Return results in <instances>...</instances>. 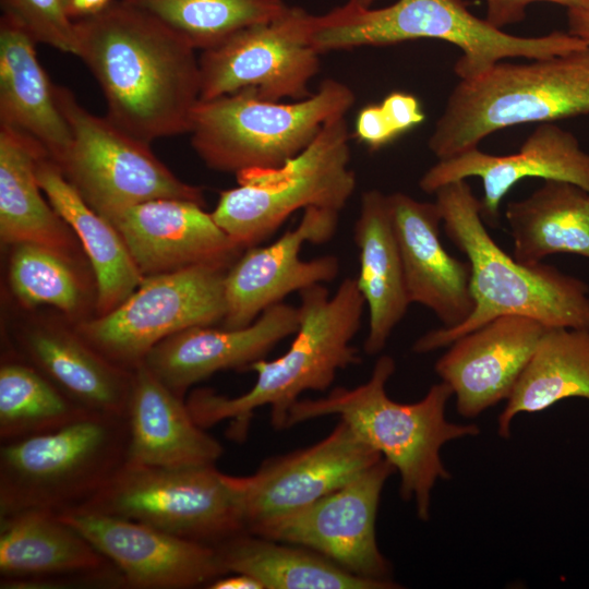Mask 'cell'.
Returning <instances> with one entry per match:
<instances>
[{
    "label": "cell",
    "mask_w": 589,
    "mask_h": 589,
    "mask_svg": "<svg viewBox=\"0 0 589 589\" xmlns=\"http://www.w3.org/2000/svg\"><path fill=\"white\" fill-rule=\"evenodd\" d=\"M353 104V92L332 79L292 103L264 100L251 91L200 100L192 113L191 144L216 171L275 168L306 148L327 121L346 116Z\"/></svg>",
    "instance_id": "obj_8"
},
{
    "label": "cell",
    "mask_w": 589,
    "mask_h": 589,
    "mask_svg": "<svg viewBox=\"0 0 589 589\" xmlns=\"http://www.w3.org/2000/svg\"><path fill=\"white\" fill-rule=\"evenodd\" d=\"M89 413L28 362L1 363L0 443L48 433Z\"/></svg>",
    "instance_id": "obj_33"
},
{
    "label": "cell",
    "mask_w": 589,
    "mask_h": 589,
    "mask_svg": "<svg viewBox=\"0 0 589 589\" xmlns=\"http://www.w3.org/2000/svg\"><path fill=\"white\" fill-rule=\"evenodd\" d=\"M505 218L513 256L525 264L570 253L589 259V191L570 182L543 180L520 201L509 202Z\"/></svg>",
    "instance_id": "obj_30"
},
{
    "label": "cell",
    "mask_w": 589,
    "mask_h": 589,
    "mask_svg": "<svg viewBox=\"0 0 589 589\" xmlns=\"http://www.w3.org/2000/svg\"><path fill=\"white\" fill-rule=\"evenodd\" d=\"M299 308L284 301L238 328L194 326L157 344L143 364L169 389L184 398L196 383L223 370H249L281 340L294 335Z\"/></svg>",
    "instance_id": "obj_22"
},
{
    "label": "cell",
    "mask_w": 589,
    "mask_h": 589,
    "mask_svg": "<svg viewBox=\"0 0 589 589\" xmlns=\"http://www.w3.org/2000/svg\"><path fill=\"white\" fill-rule=\"evenodd\" d=\"M383 458L342 420L316 444L264 461L238 477L244 531L308 506Z\"/></svg>",
    "instance_id": "obj_15"
},
{
    "label": "cell",
    "mask_w": 589,
    "mask_h": 589,
    "mask_svg": "<svg viewBox=\"0 0 589 589\" xmlns=\"http://www.w3.org/2000/svg\"><path fill=\"white\" fill-rule=\"evenodd\" d=\"M573 397L589 401V329L548 327L498 414L497 433L507 438L517 414Z\"/></svg>",
    "instance_id": "obj_32"
},
{
    "label": "cell",
    "mask_w": 589,
    "mask_h": 589,
    "mask_svg": "<svg viewBox=\"0 0 589 589\" xmlns=\"http://www.w3.org/2000/svg\"><path fill=\"white\" fill-rule=\"evenodd\" d=\"M111 2L112 0H62L68 16L74 22L100 13Z\"/></svg>",
    "instance_id": "obj_39"
},
{
    "label": "cell",
    "mask_w": 589,
    "mask_h": 589,
    "mask_svg": "<svg viewBox=\"0 0 589 589\" xmlns=\"http://www.w3.org/2000/svg\"><path fill=\"white\" fill-rule=\"evenodd\" d=\"M58 515L119 568L129 589L207 587L228 574L213 545L100 514Z\"/></svg>",
    "instance_id": "obj_18"
},
{
    "label": "cell",
    "mask_w": 589,
    "mask_h": 589,
    "mask_svg": "<svg viewBox=\"0 0 589 589\" xmlns=\"http://www.w3.org/2000/svg\"><path fill=\"white\" fill-rule=\"evenodd\" d=\"M485 20L496 28L519 23L525 20L527 8L534 2H550L563 7L576 8L589 5V0H484Z\"/></svg>",
    "instance_id": "obj_38"
},
{
    "label": "cell",
    "mask_w": 589,
    "mask_h": 589,
    "mask_svg": "<svg viewBox=\"0 0 589 589\" xmlns=\"http://www.w3.org/2000/svg\"><path fill=\"white\" fill-rule=\"evenodd\" d=\"M568 32L589 47V5L567 9Z\"/></svg>",
    "instance_id": "obj_40"
},
{
    "label": "cell",
    "mask_w": 589,
    "mask_h": 589,
    "mask_svg": "<svg viewBox=\"0 0 589 589\" xmlns=\"http://www.w3.org/2000/svg\"><path fill=\"white\" fill-rule=\"evenodd\" d=\"M74 510L132 520L208 545L244 531L238 477L215 465L168 468L125 462Z\"/></svg>",
    "instance_id": "obj_10"
},
{
    "label": "cell",
    "mask_w": 589,
    "mask_h": 589,
    "mask_svg": "<svg viewBox=\"0 0 589 589\" xmlns=\"http://www.w3.org/2000/svg\"><path fill=\"white\" fill-rule=\"evenodd\" d=\"M227 269L196 266L144 277L120 305L75 330L108 360L133 370L165 338L224 321Z\"/></svg>",
    "instance_id": "obj_12"
},
{
    "label": "cell",
    "mask_w": 589,
    "mask_h": 589,
    "mask_svg": "<svg viewBox=\"0 0 589 589\" xmlns=\"http://www.w3.org/2000/svg\"><path fill=\"white\" fill-rule=\"evenodd\" d=\"M127 462L155 467L214 466L223 445L193 419L184 398L143 363L133 369Z\"/></svg>",
    "instance_id": "obj_24"
},
{
    "label": "cell",
    "mask_w": 589,
    "mask_h": 589,
    "mask_svg": "<svg viewBox=\"0 0 589 589\" xmlns=\"http://www.w3.org/2000/svg\"><path fill=\"white\" fill-rule=\"evenodd\" d=\"M444 230L466 254L471 268L474 310L455 327L432 329L412 350L426 353L446 348L460 336L502 315H521L548 327L589 329V285L542 262L525 264L493 240L481 215V201L466 180L435 191Z\"/></svg>",
    "instance_id": "obj_3"
},
{
    "label": "cell",
    "mask_w": 589,
    "mask_h": 589,
    "mask_svg": "<svg viewBox=\"0 0 589 589\" xmlns=\"http://www.w3.org/2000/svg\"><path fill=\"white\" fill-rule=\"evenodd\" d=\"M375 0H348V4L357 8H371Z\"/></svg>",
    "instance_id": "obj_42"
},
{
    "label": "cell",
    "mask_w": 589,
    "mask_h": 589,
    "mask_svg": "<svg viewBox=\"0 0 589 589\" xmlns=\"http://www.w3.org/2000/svg\"><path fill=\"white\" fill-rule=\"evenodd\" d=\"M588 113L589 47L525 63L501 61L459 81L428 146L438 160L447 159L502 129Z\"/></svg>",
    "instance_id": "obj_6"
},
{
    "label": "cell",
    "mask_w": 589,
    "mask_h": 589,
    "mask_svg": "<svg viewBox=\"0 0 589 589\" xmlns=\"http://www.w3.org/2000/svg\"><path fill=\"white\" fill-rule=\"evenodd\" d=\"M1 7L35 43L75 56L74 21L68 16L62 0H1Z\"/></svg>",
    "instance_id": "obj_36"
},
{
    "label": "cell",
    "mask_w": 589,
    "mask_h": 589,
    "mask_svg": "<svg viewBox=\"0 0 589 589\" xmlns=\"http://www.w3.org/2000/svg\"><path fill=\"white\" fill-rule=\"evenodd\" d=\"M35 40L11 16L0 19V124L35 139L59 163L71 144L55 85L39 63Z\"/></svg>",
    "instance_id": "obj_26"
},
{
    "label": "cell",
    "mask_w": 589,
    "mask_h": 589,
    "mask_svg": "<svg viewBox=\"0 0 589 589\" xmlns=\"http://www.w3.org/2000/svg\"><path fill=\"white\" fill-rule=\"evenodd\" d=\"M120 570L48 510L0 516V588H122Z\"/></svg>",
    "instance_id": "obj_16"
},
{
    "label": "cell",
    "mask_w": 589,
    "mask_h": 589,
    "mask_svg": "<svg viewBox=\"0 0 589 589\" xmlns=\"http://www.w3.org/2000/svg\"><path fill=\"white\" fill-rule=\"evenodd\" d=\"M206 588L209 589H263L262 585L253 577L240 574L229 573L226 574L213 582Z\"/></svg>",
    "instance_id": "obj_41"
},
{
    "label": "cell",
    "mask_w": 589,
    "mask_h": 589,
    "mask_svg": "<svg viewBox=\"0 0 589 589\" xmlns=\"http://www.w3.org/2000/svg\"><path fill=\"white\" fill-rule=\"evenodd\" d=\"M55 92L72 137L57 164L96 213L105 217L158 199L205 205L202 189L176 177L148 143L125 133L106 117L86 110L67 87L55 85Z\"/></svg>",
    "instance_id": "obj_11"
},
{
    "label": "cell",
    "mask_w": 589,
    "mask_h": 589,
    "mask_svg": "<svg viewBox=\"0 0 589 589\" xmlns=\"http://www.w3.org/2000/svg\"><path fill=\"white\" fill-rule=\"evenodd\" d=\"M9 281L14 296L27 306L47 304L75 314L82 305V285L72 257L47 247L14 245Z\"/></svg>",
    "instance_id": "obj_35"
},
{
    "label": "cell",
    "mask_w": 589,
    "mask_h": 589,
    "mask_svg": "<svg viewBox=\"0 0 589 589\" xmlns=\"http://www.w3.org/2000/svg\"><path fill=\"white\" fill-rule=\"evenodd\" d=\"M395 369L394 359L383 354L365 383L353 388L336 387L316 399H299L289 411L287 428L338 416L393 465L400 476L401 498L412 501L418 518L428 521L434 485L452 478L441 459V448L449 441L477 436L480 428L446 419L453 390L444 382L432 385L422 399L412 404L389 398L386 383Z\"/></svg>",
    "instance_id": "obj_4"
},
{
    "label": "cell",
    "mask_w": 589,
    "mask_h": 589,
    "mask_svg": "<svg viewBox=\"0 0 589 589\" xmlns=\"http://www.w3.org/2000/svg\"><path fill=\"white\" fill-rule=\"evenodd\" d=\"M123 1L154 15L202 51L243 28L273 21L289 8L283 0Z\"/></svg>",
    "instance_id": "obj_34"
},
{
    "label": "cell",
    "mask_w": 589,
    "mask_h": 589,
    "mask_svg": "<svg viewBox=\"0 0 589 589\" xmlns=\"http://www.w3.org/2000/svg\"><path fill=\"white\" fill-rule=\"evenodd\" d=\"M19 351L24 361L87 411L127 417L133 370L108 360L75 329L31 327L19 338Z\"/></svg>",
    "instance_id": "obj_25"
},
{
    "label": "cell",
    "mask_w": 589,
    "mask_h": 589,
    "mask_svg": "<svg viewBox=\"0 0 589 589\" xmlns=\"http://www.w3.org/2000/svg\"><path fill=\"white\" fill-rule=\"evenodd\" d=\"M299 296L300 324L292 342L280 357L251 364L256 380L248 392L227 397L199 388L189 395L187 406L201 428L229 421L227 437L242 443L255 409L268 405L273 428L287 429L289 411L302 393L326 390L339 370L360 363L352 339L360 329L365 301L357 279H342L333 296L324 284L308 287Z\"/></svg>",
    "instance_id": "obj_2"
},
{
    "label": "cell",
    "mask_w": 589,
    "mask_h": 589,
    "mask_svg": "<svg viewBox=\"0 0 589 589\" xmlns=\"http://www.w3.org/2000/svg\"><path fill=\"white\" fill-rule=\"evenodd\" d=\"M546 329L531 317L502 315L447 346L434 370L452 388L457 412L474 418L507 400Z\"/></svg>",
    "instance_id": "obj_21"
},
{
    "label": "cell",
    "mask_w": 589,
    "mask_h": 589,
    "mask_svg": "<svg viewBox=\"0 0 589 589\" xmlns=\"http://www.w3.org/2000/svg\"><path fill=\"white\" fill-rule=\"evenodd\" d=\"M203 207L187 200L158 199L105 218L118 230L144 277L196 266L229 268L244 250Z\"/></svg>",
    "instance_id": "obj_19"
},
{
    "label": "cell",
    "mask_w": 589,
    "mask_h": 589,
    "mask_svg": "<svg viewBox=\"0 0 589 589\" xmlns=\"http://www.w3.org/2000/svg\"><path fill=\"white\" fill-rule=\"evenodd\" d=\"M338 218L339 212L306 207L296 228L271 244L245 249L226 272L223 325L248 326L291 292L333 281L340 269L337 256L302 260L299 254L306 242H328L336 233Z\"/></svg>",
    "instance_id": "obj_17"
},
{
    "label": "cell",
    "mask_w": 589,
    "mask_h": 589,
    "mask_svg": "<svg viewBox=\"0 0 589 589\" xmlns=\"http://www.w3.org/2000/svg\"><path fill=\"white\" fill-rule=\"evenodd\" d=\"M387 199L410 302L430 309L443 327L464 323L476 305L471 268L468 261L452 256L443 247L436 203L402 192Z\"/></svg>",
    "instance_id": "obj_23"
},
{
    "label": "cell",
    "mask_w": 589,
    "mask_h": 589,
    "mask_svg": "<svg viewBox=\"0 0 589 589\" xmlns=\"http://www.w3.org/2000/svg\"><path fill=\"white\" fill-rule=\"evenodd\" d=\"M438 39L461 51L454 65L460 80L476 77L505 58L544 59L587 46L569 32L537 37L505 33L472 14L464 0H397L380 9L348 3L312 15L309 40L320 52Z\"/></svg>",
    "instance_id": "obj_5"
},
{
    "label": "cell",
    "mask_w": 589,
    "mask_h": 589,
    "mask_svg": "<svg viewBox=\"0 0 589 589\" xmlns=\"http://www.w3.org/2000/svg\"><path fill=\"white\" fill-rule=\"evenodd\" d=\"M395 471L383 457L341 488L250 533L312 550L358 577L392 581L375 519L383 486Z\"/></svg>",
    "instance_id": "obj_14"
},
{
    "label": "cell",
    "mask_w": 589,
    "mask_h": 589,
    "mask_svg": "<svg viewBox=\"0 0 589 589\" xmlns=\"http://www.w3.org/2000/svg\"><path fill=\"white\" fill-rule=\"evenodd\" d=\"M401 134L396 119L382 103L362 108L357 116L356 136L373 151L392 143Z\"/></svg>",
    "instance_id": "obj_37"
},
{
    "label": "cell",
    "mask_w": 589,
    "mask_h": 589,
    "mask_svg": "<svg viewBox=\"0 0 589 589\" xmlns=\"http://www.w3.org/2000/svg\"><path fill=\"white\" fill-rule=\"evenodd\" d=\"M37 179L48 202L80 239L94 269L98 315L120 305L144 276L115 226L96 213L49 156L41 158Z\"/></svg>",
    "instance_id": "obj_29"
},
{
    "label": "cell",
    "mask_w": 589,
    "mask_h": 589,
    "mask_svg": "<svg viewBox=\"0 0 589 589\" xmlns=\"http://www.w3.org/2000/svg\"><path fill=\"white\" fill-rule=\"evenodd\" d=\"M349 161L347 122L345 116L335 117L281 166L238 172V187L221 191L211 214L243 250L259 245L298 209L340 212L357 185Z\"/></svg>",
    "instance_id": "obj_9"
},
{
    "label": "cell",
    "mask_w": 589,
    "mask_h": 589,
    "mask_svg": "<svg viewBox=\"0 0 589 589\" xmlns=\"http://www.w3.org/2000/svg\"><path fill=\"white\" fill-rule=\"evenodd\" d=\"M311 16L289 7L202 51L200 100L241 91L269 101L309 97V83L320 70V52L309 40Z\"/></svg>",
    "instance_id": "obj_13"
},
{
    "label": "cell",
    "mask_w": 589,
    "mask_h": 589,
    "mask_svg": "<svg viewBox=\"0 0 589 589\" xmlns=\"http://www.w3.org/2000/svg\"><path fill=\"white\" fill-rule=\"evenodd\" d=\"M74 27L75 56L98 82L108 120L148 144L189 133L201 73L188 40L123 0Z\"/></svg>",
    "instance_id": "obj_1"
},
{
    "label": "cell",
    "mask_w": 589,
    "mask_h": 589,
    "mask_svg": "<svg viewBox=\"0 0 589 589\" xmlns=\"http://www.w3.org/2000/svg\"><path fill=\"white\" fill-rule=\"evenodd\" d=\"M225 569L256 579L263 589H390L392 581L358 577L306 548L247 531L213 545Z\"/></svg>",
    "instance_id": "obj_31"
},
{
    "label": "cell",
    "mask_w": 589,
    "mask_h": 589,
    "mask_svg": "<svg viewBox=\"0 0 589 589\" xmlns=\"http://www.w3.org/2000/svg\"><path fill=\"white\" fill-rule=\"evenodd\" d=\"M46 156L49 154L35 139L0 124L1 241L39 244L72 257L71 228L46 202L37 179V165Z\"/></svg>",
    "instance_id": "obj_28"
},
{
    "label": "cell",
    "mask_w": 589,
    "mask_h": 589,
    "mask_svg": "<svg viewBox=\"0 0 589 589\" xmlns=\"http://www.w3.org/2000/svg\"><path fill=\"white\" fill-rule=\"evenodd\" d=\"M128 445V417L101 413L0 443V516L77 509L127 462Z\"/></svg>",
    "instance_id": "obj_7"
},
{
    "label": "cell",
    "mask_w": 589,
    "mask_h": 589,
    "mask_svg": "<svg viewBox=\"0 0 589 589\" xmlns=\"http://www.w3.org/2000/svg\"><path fill=\"white\" fill-rule=\"evenodd\" d=\"M359 251L357 284L369 310L364 351L380 353L411 304L387 195L371 189L361 196L353 227Z\"/></svg>",
    "instance_id": "obj_27"
},
{
    "label": "cell",
    "mask_w": 589,
    "mask_h": 589,
    "mask_svg": "<svg viewBox=\"0 0 589 589\" xmlns=\"http://www.w3.org/2000/svg\"><path fill=\"white\" fill-rule=\"evenodd\" d=\"M470 177L483 184L481 215L495 226L503 197L526 178L570 182L589 191V154L577 137L552 122L540 123L519 151L509 155H492L474 147L447 159L438 160L419 181L425 193Z\"/></svg>",
    "instance_id": "obj_20"
}]
</instances>
